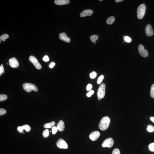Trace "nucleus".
Returning <instances> with one entry per match:
<instances>
[{
	"label": "nucleus",
	"instance_id": "nucleus-36",
	"mask_svg": "<svg viewBox=\"0 0 154 154\" xmlns=\"http://www.w3.org/2000/svg\"><path fill=\"white\" fill-rule=\"evenodd\" d=\"M92 88V85L91 84H88L86 87V90L87 91L90 90Z\"/></svg>",
	"mask_w": 154,
	"mask_h": 154
},
{
	"label": "nucleus",
	"instance_id": "nucleus-21",
	"mask_svg": "<svg viewBox=\"0 0 154 154\" xmlns=\"http://www.w3.org/2000/svg\"><path fill=\"white\" fill-rule=\"evenodd\" d=\"M98 36L97 35H93L90 36V39L92 42H95L97 40Z\"/></svg>",
	"mask_w": 154,
	"mask_h": 154
},
{
	"label": "nucleus",
	"instance_id": "nucleus-33",
	"mask_svg": "<svg viewBox=\"0 0 154 154\" xmlns=\"http://www.w3.org/2000/svg\"><path fill=\"white\" fill-rule=\"evenodd\" d=\"M4 72V68L2 64H1L0 67V76L2 75Z\"/></svg>",
	"mask_w": 154,
	"mask_h": 154
},
{
	"label": "nucleus",
	"instance_id": "nucleus-6",
	"mask_svg": "<svg viewBox=\"0 0 154 154\" xmlns=\"http://www.w3.org/2000/svg\"><path fill=\"white\" fill-rule=\"evenodd\" d=\"M114 143V141L113 139L111 138H108L104 141L102 145L103 147L111 148L112 147Z\"/></svg>",
	"mask_w": 154,
	"mask_h": 154
},
{
	"label": "nucleus",
	"instance_id": "nucleus-13",
	"mask_svg": "<svg viewBox=\"0 0 154 154\" xmlns=\"http://www.w3.org/2000/svg\"><path fill=\"white\" fill-rule=\"evenodd\" d=\"M93 13V11L91 10H85L80 13V17H82L87 16H90L92 15Z\"/></svg>",
	"mask_w": 154,
	"mask_h": 154
},
{
	"label": "nucleus",
	"instance_id": "nucleus-31",
	"mask_svg": "<svg viewBox=\"0 0 154 154\" xmlns=\"http://www.w3.org/2000/svg\"><path fill=\"white\" fill-rule=\"evenodd\" d=\"M58 129L57 127H53L52 128V133L53 134H55L58 131Z\"/></svg>",
	"mask_w": 154,
	"mask_h": 154
},
{
	"label": "nucleus",
	"instance_id": "nucleus-4",
	"mask_svg": "<svg viewBox=\"0 0 154 154\" xmlns=\"http://www.w3.org/2000/svg\"><path fill=\"white\" fill-rule=\"evenodd\" d=\"M105 85L102 84L99 86L97 92V96L99 100H101L105 97Z\"/></svg>",
	"mask_w": 154,
	"mask_h": 154
},
{
	"label": "nucleus",
	"instance_id": "nucleus-5",
	"mask_svg": "<svg viewBox=\"0 0 154 154\" xmlns=\"http://www.w3.org/2000/svg\"><path fill=\"white\" fill-rule=\"evenodd\" d=\"M29 60L37 69L39 70L42 68V65L36 57L33 55L31 56L29 58Z\"/></svg>",
	"mask_w": 154,
	"mask_h": 154
},
{
	"label": "nucleus",
	"instance_id": "nucleus-10",
	"mask_svg": "<svg viewBox=\"0 0 154 154\" xmlns=\"http://www.w3.org/2000/svg\"><path fill=\"white\" fill-rule=\"evenodd\" d=\"M100 136V133L99 131H96L92 132L89 135V137L90 140L93 141L96 140Z\"/></svg>",
	"mask_w": 154,
	"mask_h": 154
},
{
	"label": "nucleus",
	"instance_id": "nucleus-39",
	"mask_svg": "<svg viewBox=\"0 0 154 154\" xmlns=\"http://www.w3.org/2000/svg\"><path fill=\"white\" fill-rule=\"evenodd\" d=\"M123 1V0H115V1L116 2L118 3L121 2Z\"/></svg>",
	"mask_w": 154,
	"mask_h": 154
},
{
	"label": "nucleus",
	"instance_id": "nucleus-19",
	"mask_svg": "<svg viewBox=\"0 0 154 154\" xmlns=\"http://www.w3.org/2000/svg\"><path fill=\"white\" fill-rule=\"evenodd\" d=\"M49 130L47 129L44 130L42 133V135L45 138L48 137L49 136Z\"/></svg>",
	"mask_w": 154,
	"mask_h": 154
},
{
	"label": "nucleus",
	"instance_id": "nucleus-34",
	"mask_svg": "<svg viewBox=\"0 0 154 154\" xmlns=\"http://www.w3.org/2000/svg\"><path fill=\"white\" fill-rule=\"evenodd\" d=\"M42 60L46 62H48L49 60V58L47 55H45L42 58Z\"/></svg>",
	"mask_w": 154,
	"mask_h": 154
},
{
	"label": "nucleus",
	"instance_id": "nucleus-32",
	"mask_svg": "<svg viewBox=\"0 0 154 154\" xmlns=\"http://www.w3.org/2000/svg\"><path fill=\"white\" fill-rule=\"evenodd\" d=\"M112 154H120L119 149H114L113 151Z\"/></svg>",
	"mask_w": 154,
	"mask_h": 154
},
{
	"label": "nucleus",
	"instance_id": "nucleus-18",
	"mask_svg": "<svg viewBox=\"0 0 154 154\" xmlns=\"http://www.w3.org/2000/svg\"><path fill=\"white\" fill-rule=\"evenodd\" d=\"M9 37V36L7 34H4L0 36V40L2 41L3 42H4Z\"/></svg>",
	"mask_w": 154,
	"mask_h": 154
},
{
	"label": "nucleus",
	"instance_id": "nucleus-12",
	"mask_svg": "<svg viewBox=\"0 0 154 154\" xmlns=\"http://www.w3.org/2000/svg\"><path fill=\"white\" fill-rule=\"evenodd\" d=\"M59 38L61 40L68 43H69L71 41V39L70 38L67 36L66 34L64 32L60 34Z\"/></svg>",
	"mask_w": 154,
	"mask_h": 154
},
{
	"label": "nucleus",
	"instance_id": "nucleus-29",
	"mask_svg": "<svg viewBox=\"0 0 154 154\" xmlns=\"http://www.w3.org/2000/svg\"><path fill=\"white\" fill-rule=\"evenodd\" d=\"M6 111L5 109L3 108L0 109V115L2 116L4 115L6 113Z\"/></svg>",
	"mask_w": 154,
	"mask_h": 154
},
{
	"label": "nucleus",
	"instance_id": "nucleus-24",
	"mask_svg": "<svg viewBox=\"0 0 154 154\" xmlns=\"http://www.w3.org/2000/svg\"><path fill=\"white\" fill-rule=\"evenodd\" d=\"M150 95L152 98H154V84L152 85L151 87Z\"/></svg>",
	"mask_w": 154,
	"mask_h": 154
},
{
	"label": "nucleus",
	"instance_id": "nucleus-2",
	"mask_svg": "<svg viewBox=\"0 0 154 154\" xmlns=\"http://www.w3.org/2000/svg\"><path fill=\"white\" fill-rule=\"evenodd\" d=\"M23 87L24 90L27 92H30L32 91H34L35 92H37L38 89L36 86L33 84L26 83L23 84Z\"/></svg>",
	"mask_w": 154,
	"mask_h": 154
},
{
	"label": "nucleus",
	"instance_id": "nucleus-3",
	"mask_svg": "<svg viewBox=\"0 0 154 154\" xmlns=\"http://www.w3.org/2000/svg\"><path fill=\"white\" fill-rule=\"evenodd\" d=\"M146 11V6L144 4L139 5L137 10V17L139 19H142L144 16Z\"/></svg>",
	"mask_w": 154,
	"mask_h": 154
},
{
	"label": "nucleus",
	"instance_id": "nucleus-16",
	"mask_svg": "<svg viewBox=\"0 0 154 154\" xmlns=\"http://www.w3.org/2000/svg\"><path fill=\"white\" fill-rule=\"evenodd\" d=\"M115 20V17L113 16H111L107 19L106 21V23L108 24H112L114 22Z\"/></svg>",
	"mask_w": 154,
	"mask_h": 154
},
{
	"label": "nucleus",
	"instance_id": "nucleus-40",
	"mask_svg": "<svg viewBox=\"0 0 154 154\" xmlns=\"http://www.w3.org/2000/svg\"><path fill=\"white\" fill-rule=\"evenodd\" d=\"M99 1H103V0H99Z\"/></svg>",
	"mask_w": 154,
	"mask_h": 154
},
{
	"label": "nucleus",
	"instance_id": "nucleus-8",
	"mask_svg": "<svg viewBox=\"0 0 154 154\" xmlns=\"http://www.w3.org/2000/svg\"><path fill=\"white\" fill-rule=\"evenodd\" d=\"M139 53L142 56L146 58L148 55V53L147 50L144 49V47L143 45L140 44L139 45L138 48Z\"/></svg>",
	"mask_w": 154,
	"mask_h": 154
},
{
	"label": "nucleus",
	"instance_id": "nucleus-23",
	"mask_svg": "<svg viewBox=\"0 0 154 154\" xmlns=\"http://www.w3.org/2000/svg\"><path fill=\"white\" fill-rule=\"evenodd\" d=\"M7 98L8 97L6 95L4 94L0 95V101L2 102L6 100Z\"/></svg>",
	"mask_w": 154,
	"mask_h": 154
},
{
	"label": "nucleus",
	"instance_id": "nucleus-26",
	"mask_svg": "<svg viewBox=\"0 0 154 154\" xmlns=\"http://www.w3.org/2000/svg\"><path fill=\"white\" fill-rule=\"evenodd\" d=\"M124 39L125 41L129 43L132 42V39L129 37L127 36H124Z\"/></svg>",
	"mask_w": 154,
	"mask_h": 154
},
{
	"label": "nucleus",
	"instance_id": "nucleus-15",
	"mask_svg": "<svg viewBox=\"0 0 154 154\" xmlns=\"http://www.w3.org/2000/svg\"><path fill=\"white\" fill-rule=\"evenodd\" d=\"M57 127L58 131L61 132L64 131L65 127L64 122L62 120L59 121L57 124Z\"/></svg>",
	"mask_w": 154,
	"mask_h": 154
},
{
	"label": "nucleus",
	"instance_id": "nucleus-9",
	"mask_svg": "<svg viewBox=\"0 0 154 154\" xmlns=\"http://www.w3.org/2000/svg\"><path fill=\"white\" fill-rule=\"evenodd\" d=\"M10 65L13 68H17L19 67V63L15 58H10L9 60Z\"/></svg>",
	"mask_w": 154,
	"mask_h": 154
},
{
	"label": "nucleus",
	"instance_id": "nucleus-37",
	"mask_svg": "<svg viewBox=\"0 0 154 154\" xmlns=\"http://www.w3.org/2000/svg\"><path fill=\"white\" fill-rule=\"evenodd\" d=\"M55 64L53 62H51L50 64H49V67L50 68H53V67L55 66Z\"/></svg>",
	"mask_w": 154,
	"mask_h": 154
},
{
	"label": "nucleus",
	"instance_id": "nucleus-27",
	"mask_svg": "<svg viewBox=\"0 0 154 154\" xmlns=\"http://www.w3.org/2000/svg\"><path fill=\"white\" fill-rule=\"evenodd\" d=\"M97 76V73L95 71H93L90 74V78L92 79H94Z\"/></svg>",
	"mask_w": 154,
	"mask_h": 154
},
{
	"label": "nucleus",
	"instance_id": "nucleus-17",
	"mask_svg": "<svg viewBox=\"0 0 154 154\" xmlns=\"http://www.w3.org/2000/svg\"><path fill=\"white\" fill-rule=\"evenodd\" d=\"M55 124V122L52 121L49 123H46L44 125V127L45 128H51Z\"/></svg>",
	"mask_w": 154,
	"mask_h": 154
},
{
	"label": "nucleus",
	"instance_id": "nucleus-35",
	"mask_svg": "<svg viewBox=\"0 0 154 154\" xmlns=\"http://www.w3.org/2000/svg\"><path fill=\"white\" fill-rule=\"evenodd\" d=\"M94 93V91L93 90H91L86 94V96L88 97H90L91 96V95L93 94Z\"/></svg>",
	"mask_w": 154,
	"mask_h": 154
},
{
	"label": "nucleus",
	"instance_id": "nucleus-28",
	"mask_svg": "<svg viewBox=\"0 0 154 154\" xmlns=\"http://www.w3.org/2000/svg\"><path fill=\"white\" fill-rule=\"evenodd\" d=\"M149 147L151 151L154 152V143H150L149 145Z\"/></svg>",
	"mask_w": 154,
	"mask_h": 154
},
{
	"label": "nucleus",
	"instance_id": "nucleus-30",
	"mask_svg": "<svg viewBox=\"0 0 154 154\" xmlns=\"http://www.w3.org/2000/svg\"><path fill=\"white\" fill-rule=\"evenodd\" d=\"M17 131L20 133H23V130H24L23 126L22 127H17Z\"/></svg>",
	"mask_w": 154,
	"mask_h": 154
},
{
	"label": "nucleus",
	"instance_id": "nucleus-14",
	"mask_svg": "<svg viewBox=\"0 0 154 154\" xmlns=\"http://www.w3.org/2000/svg\"><path fill=\"white\" fill-rule=\"evenodd\" d=\"M70 1L69 0H55L54 3L55 4L58 5H67L69 3Z\"/></svg>",
	"mask_w": 154,
	"mask_h": 154
},
{
	"label": "nucleus",
	"instance_id": "nucleus-41",
	"mask_svg": "<svg viewBox=\"0 0 154 154\" xmlns=\"http://www.w3.org/2000/svg\"><path fill=\"white\" fill-rule=\"evenodd\" d=\"M94 44H96V43H95V42H94Z\"/></svg>",
	"mask_w": 154,
	"mask_h": 154
},
{
	"label": "nucleus",
	"instance_id": "nucleus-42",
	"mask_svg": "<svg viewBox=\"0 0 154 154\" xmlns=\"http://www.w3.org/2000/svg\"></svg>",
	"mask_w": 154,
	"mask_h": 154
},
{
	"label": "nucleus",
	"instance_id": "nucleus-20",
	"mask_svg": "<svg viewBox=\"0 0 154 154\" xmlns=\"http://www.w3.org/2000/svg\"><path fill=\"white\" fill-rule=\"evenodd\" d=\"M146 130L149 132H152L154 131V127L151 125H149L147 126Z\"/></svg>",
	"mask_w": 154,
	"mask_h": 154
},
{
	"label": "nucleus",
	"instance_id": "nucleus-11",
	"mask_svg": "<svg viewBox=\"0 0 154 154\" xmlns=\"http://www.w3.org/2000/svg\"><path fill=\"white\" fill-rule=\"evenodd\" d=\"M145 32L146 36H148L150 37L153 36L154 32L151 25L149 24L147 25L145 29Z\"/></svg>",
	"mask_w": 154,
	"mask_h": 154
},
{
	"label": "nucleus",
	"instance_id": "nucleus-1",
	"mask_svg": "<svg viewBox=\"0 0 154 154\" xmlns=\"http://www.w3.org/2000/svg\"><path fill=\"white\" fill-rule=\"evenodd\" d=\"M110 120L108 117H105L102 118L99 124V127L102 130H106L109 127Z\"/></svg>",
	"mask_w": 154,
	"mask_h": 154
},
{
	"label": "nucleus",
	"instance_id": "nucleus-22",
	"mask_svg": "<svg viewBox=\"0 0 154 154\" xmlns=\"http://www.w3.org/2000/svg\"><path fill=\"white\" fill-rule=\"evenodd\" d=\"M22 126L24 130H25L27 132H30L31 129L30 126L28 125H25Z\"/></svg>",
	"mask_w": 154,
	"mask_h": 154
},
{
	"label": "nucleus",
	"instance_id": "nucleus-7",
	"mask_svg": "<svg viewBox=\"0 0 154 154\" xmlns=\"http://www.w3.org/2000/svg\"><path fill=\"white\" fill-rule=\"evenodd\" d=\"M57 146L59 149H67L68 148V145L63 139L60 138L57 142Z\"/></svg>",
	"mask_w": 154,
	"mask_h": 154
},
{
	"label": "nucleus",
	"instance_id": "nucleus-25",
	"mask_svg": "<svg viewBox=\"0 0 154 154\" xmlns=\"http://www.w3.org/2000/svg\"><path fill=\"white\" fill-rule=\"evenodd\" d=\"M104 78V76L103 75H101L98 78L97 83L98 84H100L102 83Z\"/></svg>",
	"mask_w": 154,
	"mask_h": 154
},
{
	"label": "nucleus",
	"instance_id": "nucleus-38",
	"mask_svg": "<svg viewBox=\"0 0 154 154\" xmlns=\"http://www.w3.org/2000/svg\"><path fill=\"white\" fill-rule=\"evenodd\" d=\"M150 120L154 123V117H151L150 118Z\"/></svg>",
	"mask_w": 154,
	"mask_h": 154
}]
</instances>
